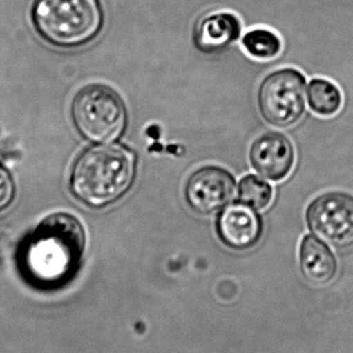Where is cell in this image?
Segmentation results:
<instances>
[{
    "instance_id": "7",
    "label": "cell",
    "mask_w": 353,
    "mask_h": 353,
    "mask_svg": "<svg viewBox=\"0 0 353 353\" xmlns=\"http://www.w3.org/2000/svg\"><path fill=\"white\" fill-rule=\"evenodd\" d=\"M236 188V178L228 170L219 165H203L187 179L184 199L194 213L211 215L230 203Z\"/></svg>"
},
{
    "instance_id": "15",
    "label": "cell",
    "mask_w": 353,
    "mask_h": 353,
    "mask_svg": "<svg viewBox=\"0 0 353 353\" xmlns=\"http://www.w3.org/2000/svg\"><path fill=\"white\" fill-rule=\"evenodd\" d=\"M15 195V185L12 176L0 165V211L6 209Z\"/></svg>"
},
{
    "instance_id": "1",
    "label": "cell",
    "mask_w": 353,
    "mask_h": 353,
    "mask_svg": "<svg viewBox=\"0 0 353 353\" xmlns=\"http://www.w3.org/2000/svg\"><path fill=\"white\" fill-rule=\"evenodd\" d=\"M84 246L80 221L70 214H52L25 238L19 250V269L35 288H60L76 274Z\"/></svg>"
},
{
    "instance_id": "2",
    "label": "cell",
    "mask_w": 353,
    "mask_h": 353,
    "mask_svg": "<svg viewBox=\"0 0 353 353\" xmlns=\"http://www.w3.org/2000/svg\"><path fill=\"white\" fill-rule=\"evenodd\" d=\"M136 172L137 159L130 149L122 145L93 147L75 163L70 187L88 207H105L130 190Z\"/></svg>"
},
{
    "instance_id": "5",
    "label": "cell",
    "mask_w": 353,
    "mask_h": 353,
    "mask_svg": "<svg viewBox=\"0 0 353 353\" xmlns=\"http://www.w3.org/2000/svg\"><path fill=\"white\" fill-rule=\"evenodd\" d=\"M306 101V77L294 68L274 70L261 81L257 90L259 113L274 128L296 125L304 116Z\"/></svg>"
},
{
    "instance_id": "4",
    "label": "cell",
    "mask_w": 353,
    "mask_h": 353,
    "mask_svg": "<svg viewBox=\"0 0 353 353\" xmlns=\"http://www.w3.org/2000/svg\"><path fill=\"white\" fill-rule=\"evenodd\" d=\"M72 115L77 130L91 142H112L126 128L124 101L106 85L93 84L81 89L73 101Z\"/></svg>"
},
{
    "instance_id": "8",
    "label": "cell",
    "mask_w": 353,
    "mask_h": 353,
    "mask_svg": "<svg viewBox=\"0 0 353 353\" xmlns=\"http://www.w3.org/2000/svg\"><path fill=\"white\" fill-rule=\"evenodd\" d=\"M216 234L222 244L232 250H249L263 238V220L257 210L236 201L228 203L216 219Z\"/></svg>"
},
{
    "instance_id": "10",
    "label": "cell",
    "mask_w": 353,
    "mask_h": 353,
    "mask_svg": "<svg viewBox=\"0 0 353 353\" xmlns=\"http://www.w3.org/2000/svg\"><path fill=\"white\" fill-rule=\"evenodd\" d=\"M240 18L230 12H218L199 19L192 31L194 47L204 55H219L240 39Z\"/></svg>"
},
{
    "instance_id": "6",
    "label": "cell",
    "mask_w": 353,
    "mask_h": 353,
    "mask_svg": "<svg viewBox=\"0 0 353 353\" xmlns=\"http://www.w3.org/2000/svg\"><path fill=\"white\" fill-rule=\"evenodd\" d=\"M309 230L336 248L353 246V196L329 191L315 197L306 210Z\"/></svg>"
},
{
    "instance_id": "9",
    "label": "cell",
    "mask_w": 353,
    "mask_h": 353,
    "mask_svg": "<svg viewBox=\"0 0 353 353\" xmlns=\"http://www.w3.org/2000/svg\"><path fill=\"white\" fill-rule=\"evenodd\" d=\"M249 161L259 175L279 182L292 173L296 163V151L287 137L280 132H267L253 141Z\"/></svg>"
},
{
    "instance_id": "11",
    "label": "cell",
    "mask_w": 353,
    "mask_h": 353,
    "mask_svg": "<svg viewBox=\"0 0 353 353\" xmlns=\"http://www.w3.org/2000/svg\"><path fill=\"white\" fill-rule=\"evenodd\" d=\"M298 254L300 271L311 283L327 284L335 277L338 269L335 254L316 236H305Z\"/></svg>"
},
{
    "instance_id": "12",
    "label": "cell",
    "mask_w": 353,
    "mask_h": 353,
    "mask_svg": "<svg viewBox=\"0 0 353 353\" xmlns=\"http://www.w3.org/2000/svg\"><path fill=\"white\" fill-rule=\"evenodd\" d=\"M307 97L311 110L323 117L336 115L343 105V95L339 87L327 79H313L309 83Z\"/></svg>"
},
{
    "instance_id": "3",
    "label": "cell",
    "mask_w": 353,
    "mask_h": 353,
    "mask_svg": "<svg viewBox=\"0 0 353 353\" xmlns=\"http://www.w3.org/2000/svg\"><path fill=\"white\" fill-rule=\"evenodd\" d=\"M29 17L39 39L62 50L93 43L106 23L102 0H33Z\"/></svg>"
},
{
    "instance_id": "13",
    "label": "cell",
    "mask_w": 353,
    "mask_h": 353,
    "mask_svg": "<svg viewBox=\"0 0 353 353\" xmlns=\"http://www.w3.org/2000/svg\"><path fill=\"white\" fill-rule=\"evenodd\" d=\"M242 48L254 59L271 60L281 53L282 41L277 33L267 28H254L242 35Z\"/></svg>"
},
{
    "instance_id": "14",
    "label": "cell",
    "mask_w": 353,
    "mask_h": 353,
    "mask_svg": "<svg viewBox=\"0 0 353 353\" xmlns=\"http://www.w3.org/2000/svg\"><path fill=\"white\" fill-rule=\"evenodd\" d=\"M274 197L273 187L256 175H247L238 183V199L242 203L260 211L267 209Z\"/></svg>"
}]
</instances>
